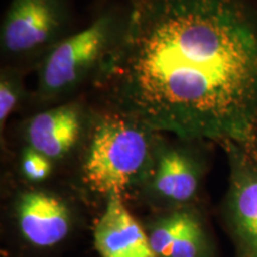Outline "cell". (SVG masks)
Instances as JSON below:
<instances>
[{
	"mask_svg": "<svg viewBox=\"0 0 257 257\" xmlns=\"http://www.w3.org/2000/svg\"><path fill=\"white\" fill-rule=\"evenodd\" d=\"M91 87L100 107L157 133L220 144L256 138V2L124 0Z\"/></svg>",
	"mask_w": 257,
	"mask_h": 257,
	"instance_id": "6da1fadb",
	"label": "cell"
},
{
	"mask_svg": "<svg viewBox=\"0 0 257 257\" xmlns=\"http://www.w3.org/2000/svg\"><path fill=\"white\" fill-rule=\"evenodd\" d=\"M160 135L128 115L94 107L82 143V184L106 199L123 197L146 179Z\"/></svg>",
	"mask_w": 257,
	"mask_h": 257,
	"instance_id": "7a4b0ae2",
	"label": "cell"
},
{
	"mask_svg": "<svg viewBox=\"0 0 257 257\" xmlns=\"http://www.w3.org/2000/svg\"><path fill=\"white\" fill-rule=\"evenodd\" d=\"M124 0H99L94 18L60 41L36 66L31 104L40 110L69 101L94 76L110 53L123 17Z\"/></svg>",
	"mask_w": 257,
	"mask_h": 257,
	"instance_id": "3957f363",
	"label": "cell"
},
{
	"mask_svg": "<svg viewBox=\"0 0 257 257\" xmlns=\"http://www.w3.org/2000/svg\"><path fill=\"white\" fill-rule=\"evenodd\" d=\"M73 0H10L0 27L3 64L35 67L75 31Z\"/></svg>",
	"mask_w": 257,
	"mask_h": 257,
	"instance_id": "277c9868",
	"label": "cell"
},
{
	"mask_svg": "<svg viewBox=\"0 0 257 257\" xmlns=\"http://www.w3.org/2000/svg\"><path fill=\"white\" fill-rule=\"evenodd\" d=\"M161 133L144 184L157 200L182 207L197 197L204 172L198 144L205 141Z\"/></svg>",
	"mask_w": 257,
	"mask_h": 257,
	"instance_id": "5b68a950",
	"label": "cell"
},
{
	"mask_svg": "<svg viewBox=\"0 0 257 257\" xmlns=\"http://www.w3.org/2000/svg\"><path fill=\"white\" fill-rule=\"evenodd\" d=\"M223 146L230 166L227 218L239 257H257V137Z\"/></svg>",
	"mask_w": 257,
	"mask_h": 257,
	"instance_id": "8992f818",
	"label": "cell"
},
{
	"mask_svg": "<svg viewBox=\"0 0 257 257\" xmlns=\"http://www.w3.org/2000/svg\"><path fill=\"white\" fill-rule=\"evenodd\" d=\"M93 110L94 107L81 96L38 110L23 125L25 146L36 149L54 163L66 159L82 146Z\"/></svg>",
	"mask_w": 257,
	"mask_h": 257,
	"instance_id": "52a82bcc",
	"label": "cell"
},
{
	"mask_svg": "<svg viewBox=\"0 0 257 257\" xmlns=\"http://www.w3.org/2000/svg\"><path fill=\"white\" fill-rule=\"evenodd\" d=\"M94 244L101 257H157L149 237L119 195L106 199L94 227Z\"/></svg>",
	"mask_w": 257,
	"mask_h": 257,
	"instance_id": "ba28073f",
	"label": "cell"
},
{
	"mask_svg": "<svg viewBox=\"0 0 257 257\" xmlns=\"http://www.w3.org/2000/svg\"><path fill=\"white\" fill-rule=\"evenodd\" d=\"M21 232L34 245L49 248L66 238L72 214L67 202L46 191L24 192L17 202Z\"/></svg>",
	"mask_w": 257,
	"mask_h": 257,
	"instance_id": "9c48e42d",
	"label": "cell"
},
{
	"mask_svg": "<svg viewBox=\"0 0 257 257\" xmlns=\"http://www.w3.org/2000/svg\"><path fill=\"white\" fill-rule=\"evenodd\" d=\"M157 257H201L206 249L204 227L195 212L176 208L161 217L149 234Z\"/></svg>",
	"mask_w": 257,
	"mask_h": 257,
	"instance_id": "30bf717a",
	"label": "cell"
},
{
	"mask_svg": "<svg viewBox=\"0 0 257 257\" xmlns=\"http://www.w3.org/2000/svg\"><path fill=\"white\" fill-rule=\"evenodd\" d=\"M25 69L3 64L0 70V133L4 134L10 115L24 101Z\"/></svg>",
	"mask_w": 257,
	"mask_h": 257,
	"instance_id": "8fae6325",
	"label": "cell"
},
{
	"mask_svg": "<svg viewBox=\"0 0 257 257\" xmlns=\"http://www.w3.org/2000/svg\"><path fill=\"white\" fill-rule=\"evenodd\" d=\"M54 162L34 148L24 146L21 154L22 174L30 182H42L49 178Z\"/></svg>",
	"mask_w": 257,
	"mask_h": 257,
	"instance_id": "7c38bea8",
	"label": "cell"
}]
</instances>
